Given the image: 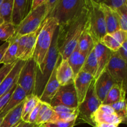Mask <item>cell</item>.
Returning <instances> with one entry per match:
<instances>
[{
  "label": "cell",
  "mask_w": 127,
  "mask_h": 127,
  "mask_svg": "<svg viewBox=\"0 0 127 127\" xmlns=\"http://www.w3.org/2000/svg\"><path fill=\"white\" fill-rule=\"evenodd\" d=\"M89 0H86L78 12L67 22L59 25L57 47L62 60H67L78 45L89 19Z\"/></svg>",
  "instance_id": "obj_1"
},
{
  "label": "cell",
  "mask_w": 127,
  "mask_h": 127,
  "mask_svg": "<svg viewBox=\"0 0 127 127\" xmlns=\"http://www.w3.org/2000/svg\"><path fill=\"white\" fill-rule=\"evenodd\" d=\"M58 29V27L55 32L52 45L47 56L40 65H36L35 82L33 94L38 98L42 95L45 86L60 57L57 47Z\"/></svg>",
  "instance_id": "obj_2"
},
{
  "label": "cell",
  "mask_w": 127,
  "mask_h": 127,
  "mask_svg": "<svg viewBox=\"0 0 127 127\" xmlns=\"http://www.w3.org/2000/svg\"><path fill=\"white\" fill-rule=\"evenodd\" d=\"M58 26V21L53 17H46L42 23L32 57L37 66L40 65L47 56L52 45L55 32Z\"/></svg>",
  "instance_id": "obj_3"
},
{
  "label": "cell",
  "mask_w": 127,
  "mask_h": 127,
  "mask_svg": "<svg viewBox=\"0 0 127 127\" xmlns=\"http://www.w3.org/2000/svg\"><path fill=\"white\" fill-rule=\"evenodd\" d=\"M89 6L88 27L95 44L107 33L106 26L100 3L89 0Z\"/></svg>",
  "instance_id": "obj_4"
},
{
  "label": "cell",
  "mask_w": 127,
  "mask_h": 127,
  "mask_svg": "<svg viewBox=\"0 0 127 127\" xmlns=\"http://www.w3.org/2000/svg\"><path fill=\"white\" fill-rule=\"evenodd\" d=\"M46 17L47 3H44L29 12L24 19L16 26L14 35L20 37L37 31Z\"/></svg>",
  "instance_id": "obj_5"
},
{
  "label": "cell",
  "mask_w": 127,
  "mask_h": 127,
  "mask_svg": "<svg viewBox=\"0 0 127 127\" xmlns=\"http://www.w3.org/2000/svg\"><path fill=\"white\" fill-rule=\"evenodd\" d=\"M94 82L95 79H94L91 84L85 98L78 105V115L77 117V120H80L82 122L88 124L93 127H94V125L92 117L97 109L102 104L95 94Z\"/></svg>",
  "instance_id": "obj_6"
},
{
  "label": "cell",
  "mask_w": 127,
  "mask_h": 127,
  "mask_svg": "<svg viewBox=\"0 0 127 127\" xmlns=\"http://www.w3.org/2000/svg\"><path fill=\"white\" fill-rule=\"evenodd\" d=\"M85 1L86 0H58L48 17H55L59 25L62 24L77 13Z\"/></svg>",
  "instance_id": "obj_7"
},
{
  "label": "cell",
  "mask_w": 127,
  "mask_h": 127,
  "mask_svg": "<svg viewBox=\"0 0 127 127\" xmlns=\"http://www.w3.org/2000/svg\"><path fill=\"white\" fill-rule=\"evenodd\" d=\"M106 69L115 83L121 86L127 91V62L122 60L117 52H112Z\"/></svg>",
  "instance_id": "obj_8"
},
{
  "label": "cell",
  "mask_w": 127,
  "mask_h": 127,
  "mask_svg": "<svg viewBox=\"0 0 127 127\" xmlns=\"http://www.w3.org/2000/svg\"><path fill=\"white\" fill-rule=\"evenodd\" d=\"M36 63L33 58L26 61L19 74L17 86L21 87L26 93V95L33 94L35 82Z\"/></svg>",
  "instance_id": "obj_9"
},
{
  "label": "cell",
  "mask_w": 127,
  "mask_h": 127,
  "mask_svg": "<svg viewBox=\"0 0 127 127\" xmlns=\"http://www.w3.org/2000/svg\"><path fill=\"white\" fill-rule=\"evenodd\" d=\"M51 107L63 105L77 109L79 105L74 83L64 86H60L52 99Z\"/></svg>",
  "instance_id": "obj_10"
},
{
  "label": "cell",
  "mask_w": 127,
  "mask_h": 127,
  "mask_svg": "<svg viewBox=\"0 0 127 127\" xmlns=\"http://www.w3.org/2000/svg\"><path fill=\"white\" fill-rule=\"evenodd\" d=\"M94 127L97 124H112L118 127L123 122L117 115L115 111L110 105L100 104L92 117Z\"/></svg>",
  "instance_id": "obj_11"
},
{
  "label": "cell",
  "mask_w": 127,
  "mask_h": 127,
  "mask_svg": "<svg viewBox=\"0 0 127 127\" xmlns=\"http://www.w3.org/2000/svg\"><path fill=\"white\" fill-rule=\"evenodd\" d=\"M93 79V76L83 71H80L74 78V86L79 105L85 98Z\"/></svg>",
  "instance_id": "obj_12"
},
{
  "label": "cell",
  "mask_w": 127,
  "mask_h": 127,
  "mask_svg": "<svg viewBox=\"0 0 127 127\" xmlns=\"http://www.w3.org/2000/svg\"><path fill=\"white\" fill-rule=\"evenodd\" d=\"M115 83V82L110 76L107 69L104 71L100 76L95 79L94 88L95 94L101 103L104 101L109 91Z\"/></svg>",
  "instance_id": "obj_13"
},
{
  "label": "cell",
  "mask_w": 127,
  "mask_h": 127,
  "mask_svg": "<svg viewBox=\"0 0 127 127\" xmlns=\"http://www.w3.org/2000/svg\"><path fill=\"white\" fill-rule=\"evenodd\" d=\"M94 52L97 62V71L94 78L96 79L106 69L112 52L99 42L94 45Z\"/></svg>",
  "instance_id": "obj_14"
},
{
  "label": "cell",
  "mask_w": 127,
  "mask_h": 127,
  "mask_svg": "<svg viewBox=\"0 0 127 127\" xmlns=\"http://www.w3.org/2000/svg\"><path fill=\"white\" fill-rule=\"evenodd\" d=\"M61 58L62 57L60 56L55 67V69H53L49 79H48L45 86L44 89H43V92H42V95L40 97V100L43 102H45L48 104H50L52 99H53V97L55 95L58 89L60 87V85L59 83L57 81V77H56V69H57V65H58V62L60 60Z\"/></svg>",
  "instance_id": "obj_15"
},
{
  "label": "cell",
  "mask_w": 127,
  "mask_h": 127,
  "mask_svg": "<svg viewBox=\"0 0 127 127\" xmlns=\"http://www.w3.org/2000/svg\"><path fill=\"white\" fill-rule=\"evenodd\" d=\"M26 61L17 60L12 69L0 84V97L8 92L16 84L19 74Z\"/></svg>",
  "instance_id": "obj_16"
},
{
  "label": "cell",
  "mask_w": 127,
  "mask_h": 127,
  "mask_svg": "<svg viewBox=\"0 0 127 127\" xmlns=\"http://www.w3.org/2000/svg\"><path fill=\"white\" fill-rule=\"evenodd\" d=\"M56 77L60 86L74 83V74L67 60H62L61 58L56 69Z\"/></svg>",
  "instance_id": "obj_17"
},
{
  "label": "cell",
  "mask_w": 127,
  "mask_h": 127,
  "mask_svg": "<svg viewBox=\"0 0 127 127\" xmlns=\"http://www.w3.org/2000/svg\"><path fill=\"white\" fill-rule=\"evenodd\" d=\"M55 114L52 117L50 122H69L77 120L78 112V108H71L68 107L58 105L52 107Z\"/></svg>",
  "instance_id": "obj_18"
},
{
  "label": "cell",
  "mask_w": 127,
  "mask_h": 127,
  "mask_svg": "<svg viewBox=\"0 0 127 127\" xmlns=\"http://www.w3.org/2000/svg\"><path fill=\"white\" fill-rule=\"evenodd\" d=\"M29 0H14L11 22L17 26L31 11Z\"/></svg>",
  "instance_id": "obj_19"
},
{
  "label": "cell",
  "mask_w": 127,
  "mask_h": 127,
  "mask_svg": "<svg viewBox=\"0 0 127 127\" xmlns=\"http://www.w3.org/2000/svg\"><path fill=\"white\" fill-rule=\"evenodd\" d=\"M104 15L107 33H112L120 29L119 19L115 9L104 3H100Z\"/></svg>",
  "instance_id": "obj_20"
},
{
  "label": "cell",
  "mask_w": 127,
  "mask_h": 127,
  "mask_svg": "<svg viewBox=\"0 0 127 127\" xmlns=\"http://www.w3.org/2000/svg\"><path fill=\"white\" fill-rule=\"evenodd\" d=\"M26 96L27 95H26V92L20 86L17 85L16 86V89L14 91L7 103L5 105L4 107L2 109V110L0 112V118H3L9 112L14 109L19 104L22 102Z\"/></svg>",
  "instance_id": "obj_21"
},
{
  "label": "cell",
  "mask_w": 127,
  "mask_h": 127,
  "mask_svg": "<svg viewBox=\"0 0 127 127\" xmlns=\"http://www.w3.org/2000/svg\"><path fill=\"white\" fill-rule=\"evenodd\" d=\"M88 55V54L80 52L76 46L75 49L71 53V55L67 59L69 66L73 70L74 78L81 70V68L84 64Z\"/></svg>",
  "instance_id": "obj_22"
},
{
  "label": "cell",
  "mask_w": 127,
  "mask_h": 127,
  "mask_svg": "<svg viewBox=\"0 0 127 127\" xmlns=\"http://www.w3.org/2000/svg\"><path fill=\"white\" fill-rule=\"evenodd\" d=\"M126 90L124 89L121 86L115 83L109 91L102 104L111 105L114 103L117 102L121 100H126Z\"/></svg>",
  "instance_id": "obj_23"
},
{
  "label": "cell",
  "mask_w": 127,
  "mask_h": 127,
  "mask_svg": "<svg viewBox=\"0 0 127 127\" xmlns=\"http://www.w3.org/2000/svg\"><path fill=\"white\" fill-rule=\"evenodd\" d=\"M41 26H42V24L37 31L29 33V34H27L26 35L24 50L23 53H22V55L19 60L27 61L29 60L30 58H32L33 52H34L35 47L36 40H37V36H38L40 30L41 29Z\"/></svg>",
  "instance_id": "obj_24"
},
{
  "label": "cell",
  "mask_w": 127,
  "mask_h": 127,
  "mask_svg": "<svg viewBox=\"0 0 127 127\" xmlns=\"http://www.w3.org/2000/svg\"><path fill=\"white\" fill-rule=\"evenodd\" d=\"M24 101L9 112L3 118L0 127H12L21 120Z\"/></svg>",
  "instance_id": "obj_25"
},
{
  "label": "cell",
  "mask_w": 127,
  "mask_h": 127,
  "mask_svg": "<svg viewBox=\"0 0 127 127\" xmlns=\"http://www.w3.org/2000/svg\"><path fill=\"white\" fill-rule=\"evenodd\" d=\"M94 45H95V43L89 32L88 24H87L85 29L84 30L81 35L79 37L77 47L80 52L88 54L89 52L94 48Z\"/></svg>",
  "instance_id": "obj_26"
},
{
  "label": "cell",
  "mask_w": 127,
  "mask_h": 127,
  "mask_svg": "<svg viewBox=\"0 0 127 127\" xmlns=\"http://www.w3.org/2000/svg\"><path fill=\"white\" fill-rule=\"evenodd\" d=\"M17 40H18V37L16 35L9 40V45L5 52L3 57H2L1 64H10V63H12L17 60L16 58L17 50Z\"/></svg>",
  "instance_id": "obj_27"
},
{
  "label": "cell",
  "mask_w": 127,
  "mask_h": 127,
  "mask_svg": "<svg viewBox=\"0 0 127 127\" xmlns=\"http://www.w3.org/2000/svg\"><path fill=\"white\" fill-rule=\"evenodd\" d=\"M40 99L34 94H31L26 96L24 100L23 107H22V115H21V120L24 122H27L29 117L31 114V112L33 110L35 107L37 105Z\"/></svg>",
  "instance_id": "obj_28"
},
{
  "label": "cell",
  "mask_w": 127,
  "mask_h": 127,
  "mask_svg": "<svg viewBox=\"0 0 127 127\" xmlns=\"http://www.w3.org/2000/svg\"><path fill=\"white\" fill-rule=\"evenodd\" d=\"M81 71L89 73L94 78L97 71V62L94 52V47L88 53Z\"/></svg>",
  "instance_id": "obj_29"
},
{
  "label": "cell",
  "mask_w": 127,
  "mask_h": 127,
  "mask_svg": "<svg viewBox=\"0 0 127 127\" xmlns=\"http://www.w3.org/2000/svg\"><path fill=\"white\" fill-rule=\"evenodd\" d=\"M16 26L12 22H3L0 24V40L7 42L14 36Z\"/></svg>",
  "instance_id": "obj_30"
},
{
  "label": "cell",
  "mask_w": 127,
  "mask_h": 127,
  "mask_svg": "<svg viewBox=\"0 0 127 127\" xmlns=\"http://www.w3.org/2000/svg\"><path fill=\"white\" fill-rule=\"evenodd\" d=\"M100 42L112 52H116L121 46V44L113 37L111 33H107L100 39Z\"/></svg>",
  "instance_id": "obj_31"
},
{
  "label": "cell",
  "mask_w": 127,
  "mask_h": 127,
  "mask_svg": "<svg viewBox=\"0 0 127 127\" xmlns=\"http://www.w3.org/2000/svg\"><path fill=\"white\" fill-rule=\"evenodd\" d=\"M110 105L113 108V109L114 110L117 115L122 119L123 123L125 124L127 121V115L126 100L119 101L117 102H115L111 104Z\"/></svg>",
  "instance_id": "obj_32"
},
{
  "label": "cell",
  "mask_w": 127,
  "mask_h": 127,
  "mask_svg": "<svg viewBox=\"0 0 127 127\" xmlns=\"http://www.w3.org/2000/svg\"><path fill=\"white\" fill-rule=\"evenodd\" d=\"M114 9L117 14L120 29L127 31V5Z\"/></svg>",
  "instance_id": "obj_33"
},
{
  "label": "cell",
  "mask_w": 127,
  "mask_h": 127,
  "mask_svg": "<svg viewBox=\"0 0 127 127\" xmlns=\"http://www.w3.org/2000/svg\"><path fill=\"white\" fill-rule=\"evenodd\" d=\"M54 114L55 112L53 111V109H52L50 105L42 115L37 117L35 122V124L39 127H40L42 124H45L47 122H50L51 119H52Z\"/></svg>",
  "instance_id": "obj_34"
},
{
  "label": "cell",
  "mask_w": 127,
  "mask_h": 127,
  "mask_svg": "<svg viewBox=\"0 0 127 127\" xmlns=\"http://www.w3.org/2000/svg\"><path fill=\"white\" fill-rule=\"evenodd\" d=\"M76 120L64 122H49L41 125L40 127H74Z\"/></svg>",
  "instance_id": "obj_35"
},
{
  "label": "cell",
  "mask_w": 127,
  "mask_h": 127,
  "mask_svg": "<svg viewBox=\"0 0 127 127\" xmlns=\"http://www.w3.org/2000/svg\"><path fill=\"white\" fill-rule=\"evenodd\" d=\"M16 62H13L12 63H10V64H3L2 66L0 68V84L3 81V80L6 78V76L11 71V70L12 69L14 64H16Z\"/></svg>",
  "instance_id": "obj_36"
},
{
  "label": "cell",
  "mask_w": 127,
  "mask_h": 127,
  "mask_svg": "<svg viewBox=\"0 0 127 127\" xmlns=\"http://www.w3.org/2000/svg\"><path fill=\"white\" fill-rule=\"evenodd\" d=\"M111 33L112 35L120 43L122 44L124 42L127 40V31L122 29H119Z\"/></svg>",
  "instance_id": "obj_37"
},
{
  "label": "cell",
  "mask_w": 127,
  "mask_h": 127,
  "mask_svg": "<svg viewBox=\"0 0 127 127\" xmlns=\"http://www.w3.org/2000/svg\"><path fill=\"white\" fill-rule=\"evenodd\" d=\"M17 86V84H15L8 92H7L6 93H5L3 95H2L1 97H0V112L2 110V109H3L5 107V105H6V104L8 102L9 99L11 97V95L13 93L14 91L16 89V87Z\"/></svg>",
  "instance_id": "obj_38"
},
{
  "label": "cell",
  "mask_w": 127,
  "mask_h": 127,
  "mask_svg": "<svg viewBox=\"0 0 127 127\" xmlns=\"http://www.w3.org/2000/svg\"><path fill=\"white\" fill-rule=\"evenodd\" d=\"M104 4L113 9H118L127 5V0H105Z\"/></svg>",
  "instance_id": "obj_39"
},
{
  "label": "cell",
  "mask_w": 127,
  "mask_h": 127,
  "mask_svg": "<svg viewBox=\"0 0 127 127\" xmlns=\"http://www.w3.org/2000/svg\"><path fill=\"white\" fill-rule=\"evenodd\" d=\"M41 105H42V101L40 100V101L38 102V104H37V105L35 107L34 109H33V110L31 112V114H30L28 120H27V123L35 124V122L37 119V117H38V112H39Z\"/></svg>",
  "instance_id": "obj_40"
},
{
  "label": "cell",
  "mask_w": 127,
  "mask_h": 127,
  "mask_svg": "<svg viewBox=\"0 0 127 127\" xmlns=\"http://www.w3.org/2000/svg\"><path fill=\"white\" fill-rule=\"evenodd\" d=\"M117 53L119 54V55L122 58V60H124L125 62H127V40L124 42L121 45V46L120 47V48H119V50H117Z\"/></svg>",
  "instance_id": "obj_41"
},
{
  "label": "cell",
  "mask_w": 127,
  "mask_h": 127,
  "mask_svg": "<svg viewBox=\"0 0 127 127\" xmlns=\"http://www.w3.org/2000/svg\"><path fill=\"white\" fill-rule=\"evenodd\" d=\"M57 1H58V0H48V2H47V17L52 12L53 7L57 4Z\"/></svg>",
  "instance_id": "obj_42"
},
{
  "label": "cell",
  "mask_w": 127,
  "mask_h": 127,
  "mask_svg": "<svg viewBox=\"0 0 127 127\" xmlns=\"http://www.w3.org/2000/svg\"><path fill=\"white\" fill-rule=\"evenodd\" d=\"M8 45H9L8 41L5 42L3 44L0 45V64H1V62L2 59V57H3L4 55L5 52H6Z\"/></svg>",
  "instance_id": "obj_43"
},
{
  "label": "cell",
  "mask_w": 127,
  "mask_h": 127,
  "mask_svg": "<svg viewBox=\"0 0 127 127\" xmlns=\"http://www.w3.org/2000/svg\"><path fill=\"white\" fill-rule=\"evenodd\" d=\"M48 1V0H32V6H31V10L34 9L38 6H40L41 4L44 3H47Z\"/></svg>",
  "instance_id": "obj_44"
},
{
  "label": "cell",
  "mask_w": 127,
  "mask_h": 127,
  "mask_svg": "<svg viewBox=\"0 0 127 127\" xmlns=\"http://www.w3.org/2000/svg\"><path fill=\"white\" fill-rule=\"evenodd\" d=\"M95 127H118L112 124H97Z\"/></svg>",
  "instance_id": "obj_45"
},
{
  "label": "cell",
  "mask_w": 127,
  "mask_h": 127,
  "mask_svg": "<svg viewBox=\"0 0 127 127\" xmlns=\"http://www.w3.org/2000/svg\"><path fill=\"white\" fill-rule=\"evenodd\" d=\"M21 127H39L38 125H37L36 124H29V123L27 122H24L23 125H22Z\"/></svg>",
  "instance_id": "obj_46"
},
{
  "label": "cell",
  "mask_w": 127,
  "mask_h": 127,
  "mask_svg": "<svg viewBox=\"0 0 127 127\" xmlns=\"http://www.w3.org/2000/svg\"><path fill=\"white\" fill-rule=\"evenodd\" d=\"M24 122H23L22 120H21V121L19 122L18 123H17V124H15L14 125H13L12 127H21L22 125H23Z\"/></svg>",
  "instance_id": "obj_47"
},
{
  "label": "cell",
  "mask_w": 127,
  "mask_h": 127,
  "mask_svg": "<svg viewBox=\"0 0 127 127\" xmlns=\"http://www.w3.org/2000/svg\"><path fill=\"white\" fill-rule=\"evenodd\" d=\"M91 1L97 2V3H104L105 0H91Z\"/></svg>",
  "instance_id": "obj_48"
},
{
  "label": "cell",
  "mask_w": 127,
  "mask_h": 127,
  "mask_svg": "<svg viewBox=\"0 0 127 127\" xmlns=\"http://www.w3.org/2000/svg\"><path fill=\"white\" fill-rule=\"evenodd\" d=\"M29 2L30 6H32V0H29Z\"/></svg>",
  "instance_id": "obj_49"
},
{
  "label": "cell",
  "mask_w": 127,
  "mask_h": 127,
  "mask_svg": "<svg viewBox=\"0 0 127 127\" xmlns=\"http://www.w3.org/2000/svg\"><path fill=\"white\" fill-rule=\"evenodd\" d=\"M3 22H4V21H2V20L1 19H0V24H2Z\"/></svg>",
  "instance_id": "obj_50"
},
{
  "label": "cell",
  "mask_w": 127,
  "mask_h": 127,
  "mask_svg": "<svg viewBox=\"0 0 127 127\" xmlns=\"http://www.w3.org/2000/svg\"><path fill=\"white\" fill-rule=\"evenodd\" d=\"M2 118H0V124H1V122H2Z\"/></svg>",
  "instance_id": "obj_51"
},
{
  "label": "cell",
  "mask_w": 127,
  "mask_h": 127,
  "mask_svg": "<svg viewBox=\"0 0 127 127\" xmlns=\"http://www.w3.org/2000/svg\"><path fill=\"white\" fill-rule=\"evenodd\" d=\"M2 0H0V6H1V2H2Z\"/></svg>",
  "instance_id": "obj_52"
}]
</instances>
